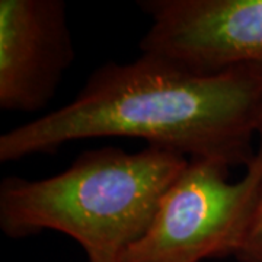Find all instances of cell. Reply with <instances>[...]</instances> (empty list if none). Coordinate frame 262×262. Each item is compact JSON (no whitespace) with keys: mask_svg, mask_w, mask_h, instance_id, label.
<instances>
[{"mask_svg":"<svg viewBox=\"0 0 262 262\" xmlns=\"http://www.w3.org/2000/svg\"><path fill=\"white\" fill-rule=\"evenodd\" d=\"M188 158L147 146L82 151L48 178L0 182V230L13 241L54 230L82 246L86 262H120L149 229L160 198Z\"/></svg>","mask_w":262,"mask_h":262,"instance_id":"7a4b0ae2","label":"cell"},{"mask_svg":"<svg viewBox=\"0 0 262 262\" xmlns=\"http://www.w3.org/2000/svg\"><path fill=\"white\" fill-rule=\"evenodd\" d=\"M214 159H188L160 198L149 229L120 262H201L234 256L262 192V140L244 177Z\"/></svg>","mask_w":262,"mask_h":262,"instance_id":"3957f363","label":"cell"},{"mask_svg":"<svg viewBox=\"0 0 262 262\" xmlns=\"http://www.w3.org/2000/svg\"><path fill=\"white\" fill-rule=\"evenodd\" d=\"M63 0H0V110L37 113L75 60Z\"/></svg>","mask_w":262,"mask_h":262,"instance_id":"5b68a950","label":"cell"},{"mask_svg":"<svg viewBox=\"0 0 262 262\" xmlns=\"http://www.w3.org/2000/svg\"><path fill=\"white\" fill-rule=\"evenodd\" d=\"M150 27L141 54L203 73L262 67V0H140Z\"/></svg>","mask_w":262,"mask_h":262,"instance_id":"277c9868","label":"cell"},{"mask_svg":"<svg viewBox=\"0 0 262 262\" xmlns=\"http://www.w3.org/2000/svg\"><path fill=\"white\" fill-rule=\"evenodd\" d=\"M256 137L258 140H262V115L258 124ZM234 258L239 262H262V192L242 246Z\"/></svg>","mask_w":262,"mask_h":262,"instance_id":"8992f818","label":"cell"},{"mask_svg":"<svg viewBox=\"0 0 262 262\" xmlns=\"http://www.w3.org/2000/svg\"><path fill=\"white\" fill-rule=\"evenodd\" d=\"M262 115V67L203 73L140 54L91 73L69 103L0 136V162L101 137L141 139L188 159L246 166Z\"/></svg>","mask_w":262,"mask_h":262,"instance_id":"6da1fadb","label":"cell"}]
</instances>
